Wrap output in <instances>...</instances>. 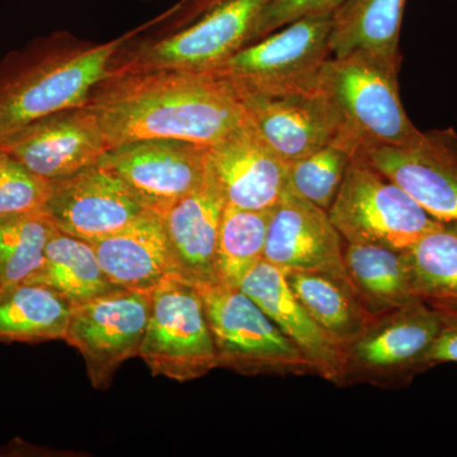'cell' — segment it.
Listing matches in <instances>:
<instances>
[{
	"mask_svg": "<svg viewBox=\"0 0 457 457\" xmlns=\"http://www.w3.org/2000/svg\"><path fill=\"white\" fill-rule=\"evenodd\" d=\"M86 106L97 117L110 149L145 139L212 146L248 120L230 84L195 71L110 73Z\"/></svg>",
	"mask_w": 457,
	"mask_h": 457,
	"instance_id": "6da1fadb",
	"label": "cell"
},
{
	"mask_svg": "<svg viewBox=\"0 0 457 457\" xmlns=\"http://www.w3.org/2000/svg\"><path fill=\"white\" fill-rule=\"evenodd\" d=\"M137 29L95 44L68 32L37 38L0 62V146L50 114L86 106Z\"/></svg>",
	"mask_w": 457,
	"mask_h": 457,
	"instance_id": "7a4b0ae2",
	"label": "cell"
},
{
	"mask_svg": "<svg viewBox=\"0 0 457 457\" xmlns=\"http://www.w3.org/2000/svg\"><path fill=\"white\" fill-rule=\"evenodd\" d=\"M399 64L366 51L328 60L318 88L338 121L337 145L356 155L370 147L408 146L420 137L400 99Z\"/></svg>",
	"mask_w": 457,
	"mask_h": 457,
	"instance_id": "3957f363",
	"label": "cell"
},
{
	"mask_svg": "<svg viewBox=\"0 0 457 457\" xmlns=\"http://www.w3.org/2000/svg\"><path fill=\"white\" fill-rule=\"evenodd\" d=\"M332 18L333 13L299 18L246 45L209 73L230 84L239 98L276 97L318 88L321 71L333 56Z\"/></svg>",
	"mask_w": 457,
	"mask_h": 457,
	"instance_id": "277c9868",
	"label": "cell"
},
{
	"mask_svg": "<svg viewBox=\"0 0 457 457\" xmlns=\"http://www.w3.org/2000/svg\"><path fill=\"white\" fill-rule=\"evenodd\" d=\"M270 2L228 0L179 31L150 37L134 46L130 38L114 56L110 73H209L249 45L255 21Z\"/></svg>",
	"mask_w": 457,
	"mask_h": 457,
	"instance_id": "5b68a950",
	"label": "cell"
},
{
	"mask_svg": "<svg viewBox=\"0 0 457 457\" xmlns=\"http://www.w3.org/2000/svg\"><path fill=\"white\" fill-rule=\"evenodd\" d=\"M328 213L345 243L398 251H408L442 224L360 155L352 159Z\"/></svg>",
	"mask_w": 457,
	"mask_h": 457,
	"instance_id": "8992f818",
	"label": "cell"
},
{
	"mask_svg": "<svg viewBox=\"0 0 457 457\" xmlns=\"http://www.w3.org/2000/svg\"><path fill=\"white\" fill-rule=\"evenodd\" d=\"M198 290L219 368L249 376L314 374L302 351L239 287L218 284Z\"/></svg>",
	"mask_w": 457,
	"mask_h": 457,
	"instance_id": "52a82bcc",
	"label": "cell"
},
{
	"mask_svg": "<svg viewBox=\"0 0 457 457\" xmlns=\"http://www.w3.org/2000/svg\"><path fill=\"white\" fill-rule=\"evenodd\" d=\"M139 356L152 374L187 383L219 368L200 290L170 276L152 291V312Z\"/></svg>",
	"mask_w": 457,
	"mask_h": 457,
	"instance_id": "ba28073f",
	"label": "cell"
},
{
	"mask_svg": "<svg viewBox=\"0 0 457 457\" xmlns=\"http://www.w3.org/2000/svg\"><path fill=\"white\" fill-rule=\"evenodd\" d=\"M445 323L441 312L422 300L376 318L343 347L339 384L389 386L431 368L428 354Z\"/></svg>",
	"mask_w": 457,
	"mask_h": 457,
	"instance_id": "9c48e42d",
	"label": "cell"
},
{
	"mask_svg": "<svg viewBox=\"0 0 457 457\" xmlns=\"http://www.w3.org/2000/svg\"><path fill=\"white\" fill-rule=\"evenodd\" d=\"M152 312V291L116 288L71 309L64 341L86 361L93 386L106 390L114 372L139 356Z\"/></svg>",
	"mask_w": 457,
	"mask_h": 457,
	"instance_id": "30bf717a",
	"label": "cell"
},
{
	"mask_svg": "<svg viewBox=\"0 0 457 457\" xmlns=\"http://www.w3.org/2000/svg\"><path fill=\"white\" fill-rule=\"evenodd\" d=\"M209 147L177 139L137 140L111 147L98 165L121 180L145 209L163 215L204 182Z\"/></svg>",
	"mask_w": 457,
	"mask_h": 457,
	"instance_id": "8fae6325",
	"label": "cell"
},
{
	"mask_svg": "<svg viewBox=\"0 0 457 457\" xmlns=\"http://www.w3.org/2000/svg\"><path fill=\"white\" fill-rule=\"evenodd\" d=\"M441 222H457V134L420 132L408 146H376L359 154Z\"/></svg>",
	"mask_w": 457,
	"mask_h": 457,
	"instance_id": "7c38bea8",
	"label": "cell"
},
{
	"mask_svg": "<svg viewBox=\"0 0 457 457\" xmlns=\"http://www.w3.org/2000/svg\"><path fill=\"white\" fill-rule=\"evenodd\" d=\"M145 212L121 180L98 164L51 182L44 209L57 230L89 243L122 230Z\"/></svg>",
	"mask_w": 457,
	"mask_h": 457,
	"instance_id": "4fadbf2b",
	"label": "cell"
},
{
	"mask_svg": "<svg viewBox=\"0 0 457 457\" xmlns=\"http://www.w3.org/2000/svg\"><path fill=\"white\" fill-rule=\"evenodd\" d=\"M0 147L50 182L98 164L110 149L97 117L87 106L37 120Z\"/></svg>",
	"mask_w": 457,
	"mask_h": 457,
	"instance_id": "5bb4252c",
	"label": "cell"
},
{
	"mask_svg": "<svg viewBox=\"0 0 457 457\" xmlns=\"http://www.w3.org/2000/svg\"><path fill=\"white\" fill-rule=\"evenodd\" d=\"M207 170L225 203L239 209H273L288 188L287 163L249 119L209 147Z\"/></svg>",
	"mask_w": 457,
	"mask_h": 457,
	"instance_id": "9a60e30c",
	"label": "cell"
},
{
	"mask_svg": "<svg viewBox=\"0 0 457 457\" xmlns=\"http://www.w3.org/2000/svg\"><path fill=\"white\" fill-rule=\"evenodd\" d=\"M345 240L329 213L291 189L272 209L264 261L284 270H319L348 278Z\"/></svg>",
	"mask_w": 457,
	"mask_h": 457,
	"instance_id": "2e32d148",
	"label": "cell"
},
{
	"mask_svg": "<svg viewBox=\"0 0 457 457\" xmlns=\"http://www.w3.org/2000/svg\"><path fill=\"white\" fill-rule=\"evenodd\" d=\"M240 99L249 121L286 163L335 143L338 137L335 111L319 88Z\"/></svg>",
	"mask_w": 457,
	"mask_h": 457,
	"instance_id": "e0dca14e",
	"label": "cell"
},
{
	"mask_svg": "<svg viewBox=\"0 0 457 457\" xmlns=\"http://www.w3.org/2000/svg\"><path fill=\"white\" fill-rule=\"evenodd\" d=\"M225 198L209 170L204 182L162 215L174 272L198 288L218 285L216 249Z\"/></svg>",
	"mask_w": 457,
	"mask_h": 457,
	"instance_id": "ac0fdd59",
	"label": "cell"
},
{
	"mask_svg": "<svg viewBox=\"0 0 457 457\" xmlns=\"http://www.w3.org/2000/svg\"><path fill=\"white\" fill-rule=\"evenodd\" d=\"M311 362L314 374L339 384L343 347L312 320L287 284L284 270L262 261L239 286Z\"/></svg>",
	"mask_w": 457,
	"mask_h": 457,
	"instance_id": "d6986e66",
	"label": "cell"
},
{
	"mask_svg": "<svg viewBox=\"0 0 457 457\" xmlns=\"http://www.w3.org/2000/svg\"><path fill=\"white\" fill-rule=\"evenodd\" d=\"M92 245L114 287L153 291L165 278L176 276L163 218L152 210Z\"/></svg>",
	"mask_w": 457,
	"mask_h": 457,
	"instance_id": "ffe728a7",
	"label": "cell"
},
{
	"mask_svg": "<svg viewBox=\"0 0 457 457\" xmlns=\"http://www.w3.org/2000/svg\"><path fill=\"white\" fill-rule=\"evenodd\" d=\"M345 270L357 296L375 318L418 302L407 251L345 243Z\"/></svg>",
	"mask_w": 457,
	"mask_h": 457,
	"instance_id": "44dd1931",
	"label": "cell"
},
{
	"mask_svg": "<svg viewBox=\"0 0 457 457\" xmlns=\"http://www.w3.org/2000/svg\"><path fill=\"white\" fill-rule=\"evenodd\" d=\"M287 284L312 320L342 347L375 320L350 278L319 270H286Z\"/></svg>",
	"mask_w": 457,
	"mask_h": 457,
	"instance_id": "7402d4cb",
	"label": "cell"
},
{
	"mask_svg": "<svg viewBox=\"0 0 457 457\" xmlns=\"http://www.w3.org/2000/svg\"><path fill=\"white\" fill-rule=\"evenodd\" d=\"M407 0H343L333 12V56L356 51L400 60L399 37Z\"/></svg>",
	"mask_w": 457,
	"mask_h": 457,
	"instance_id": "603a6c76",
	"label": "cell"
},
{
	"mask_svg": "<svg viewBox=\"0 0 457 457\" xmlns=\"http://www.w3.org/2000/svg\"><path fill=\"white\" fill-rule=\"evenodd\" d=\"M73 303L45 285L0 287V342L64 341Z\"/></svg>",
	"mask_w": 457,
	"mask_h": 457,
	"instance_id": "cb8c5ba5",
	"label": "cell"
},
{
	"mask_svg": "<svg viewBox=\"0 0 457 457\" xmlns=\"http://www.w3.org/2000/svg\"><path fill=\"white\" fill-rule=\"evenodd\" d=\"M29 284L45 285L77 305L116 290L102 270L92 243L55 230L40 270Z\"/></svg>",
	"mask_w": 457,
	"mask_h": 457,
	"instance_id": "d4e9b609",
	"label": "cell"
},
{
	"mask_svg": "<svg viewBox=\"0 0 457 457\" xmlns=\"http://www.w3.org/2000/svg\"><path fill=\"white\" fill-rule=\"evenodd\" d=\"M407 257L418 299L438 312H457V222H442Z\"/></svg>",
	"mask_w": 457,
	"mask_h": 457,
	"instance_id": "484cf974",
	"label": "cell"
},
{
	"mask_svg": "<svg viewBox=\"0 0 457 457\" xmlns=\"http://www.w3.org/2000/svg\"><path fill=\"white\" fill-rule=\"evenodd\" d=\"M270 210H245L227 204L222 212L216 249L219 285L239 287L264 260Z\"/></svg>",
	"mask_w": 457,
	"mask_h": 457,
	"instance_id": "4316f807",
	"label": "cell"
},
{
	"mask_svg": "<svg viewBox=\"0 0 457 457\" xmlns=\"http://www.w3.org/2000/svg\"><path fill=\"white\" fill-rule=\"evenodd\" d=\"M55 230L44 212L0 216V287L29 282L40 270Z\"/></svg>",
	"mask_w": 457,
	"mask_h": 457,
	"instance_id": "83f0119b",
	"label": "cell"
},
{
	"mask_svg": "<svg viewBox=\"0 0 457 457\" xmlns=\"http://www.w3.org/2000/svg\"><path fill=\"white\" fill-rule=\"evenodd\" d=\"M353 156L345 147L333 143L290 162L287 163L288 189L329 212Z\"/></svg>",
	"mask_w": 457,
	"mask_h": 457,
	"instance_id": "f1b7e54d",
	"label": "cell"
},
{
	"mask_svg": "<svg viewBox=\"0 0 457 457\" xmlns=\"http://www.w3.org/2000/svg\"><path fill=\"white\" fill-rule=\"evenodd\" d=\"M50 188V180L0 147V216L44 212Z\"/></svg>",
	"mask_w": 457,
	"mask_h": 457,
	"instance_id": "f546056e",
	"label": "cell"
},
{
	"mask_svg": "<svg viewBox=\"0 0 457 457\" xmlns=\"http://www.w3.org/2000/svg\"><path fill=\"white\" fill-rule=\"evenodd\" d=\"M342 2L343 0H270L255 21L249 45L262 40L299 18L333 13Z\"/></svg>",
	"mask_w": 457,
	"mask_h": 457,
	"instance_id": "4dcf8cb0",
	"label": "cell"
},
{
	"mask_svg": "<svg viewBox=\"0 0 457 457\" xmlns=\"http://www.w3.org/2000/svg\"><path fill=\"white\" fill-rule=\"evenodd\" d=\"M228 0H179V3L144 25V31L154 29L153 37L179 31Z\"/></svg>",
	"mask_w": 457,
	"mask_h": 457,
	"instance_id": "1f68e13d",
	"label": "cell"
},
{
	"mask_svg": "<svg viewBox=\"0 0 457 457\" xmlns=\"http://www.w3.org/2000/svg\"><path fill=\"white\" fill-rule=\"evenodd\" d=\"M445 323V321H444ZM429 365L441 362H457V329L445 324L428 354Z\"/></svg>",
	"mask_w": 457,
	"mask_h": 457,
	"instance_id": "d6a6232c",
	"label": "cell"
},
{
	"mask_svg": "<svg viewBox=\"0 0 457 457\" xmlns=\"http://www.w3.org/2000/svg\"><path fill=\"white\" fill-rule=\"evenodd\" d=\"M445 324L457 329V312H440Z\"/></svg>",
	"mask_w": 457,
	"mask_h": 457,
	"instance_id": "836d02e7",
	"label": "cell"
}]
</instances>
